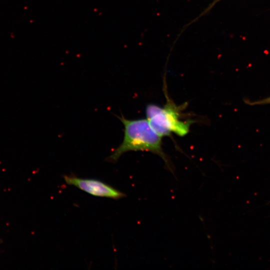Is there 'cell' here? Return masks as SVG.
<instances>
[{
    "label": "cell",
    "instance_id": "6da1fadb",
    "mask_svg": "<svg viewBox=\"0 0 270 270\" xmlns=\"http://www.w3.org/2000/svg\"><path fill=\"white\" fill-rule=\"evenodd\" d=\"M124 126L122 142L107 160L116 162L124 153L129 151H146L158 155L171 169L168 158L163 151L162 138L152 127L147 119L128 120L118 116Z\"/></svg>",
    "mask_w": 270,
    "mask_h": 270
},
{
    "label": "cell",
    "instance_id": "7a4b0ae2",
    "mask_svg": "<svg viewBox=\"0 0 270 270\" xmlns=\"http://www.w3.org/2000/svg\"><path fill=\"white\" fill-rule=\"evenodd\" d=\"M182 108L176 106L167 97L166 102L162 107L152 104L147 105L146 119L162 137L170 136L172 132L183 136L188 133L194 120H182Z\"/></svg>",
    "mask_w": 270,
    "mask_h": 270
},
{
    "label": "cell",
    "instance_id": "3957f363",
    "mask_svg": "<svg viewBox=\"0 0 270 270\" xmlns=\"http://www.w3.org/2000/svg\"><path fill=\"white\" fill-rule=\"evenodd\" d=\"M63 178L68 184L74 186L94 196L114 200L126 196L124 194L98 180L82 178L68 176H64Z\"/></svg>",
    "mask_w": 270,
    "mask_h": 270
},
{
    "label": "cell",
    "instance_id": "277c9868",
    "mask_svg": "<svg viewBox=\"0 0 270 270\" xmlns=\"http://www.w3.org/2000/svg\"><path fill=\"white\" fill-rule=\"evenodd\" d=\"M244 102L250 106H256V105H263L270 104V96L264 98L262 99L251 101L248 99H244Z\"/></svg>",
    "mask_w": 270,
    "mask_h": 270
},
{
    "label": "cell",
    "instance_id": "5b68a950",
    "mask_svg": "<svg viewBox=\"0 0 270 270\" xmlns=\"http://www.w3.org/2000/svg\"><path fill=\"white\" fill-rule=\"evenodd\" d=\"M221 0H214L211 4H210V5L204 10V12L195 20H192L191 22H190V24H191L192 23L194 22L198 18H199L200 16L206 14L208 12H210L211 9L215 6V4Z\"/></svg>",
    "mask_w": 270,
    "mask_h": 270
},
{
    "label": "cell",
    "instance_id": "8992f818",
    "mask_svg": "<svg viewBox=\"0 0 270 270\" xmlns=\"http://www.w3.org/2000/svg\"><path fill=\"white\" fill-rule=\"evenodd\" d=\"M268 203H270V202Z\"/></svg>",
    "mask_w": 270,
    "mask_h": 270
}]
</instances>
